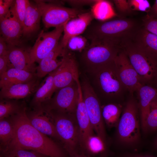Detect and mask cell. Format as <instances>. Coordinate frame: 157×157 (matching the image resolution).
Instances as JSON below:
<instances>
[{"mask_svg":"<svg viewBox=\"0 0 157 157\" xmlns=\"http://www.w3.org/2000/svg\"><path fill=\"white\" fill-rule=\"evenodd\" d=\"M152 146L154 149L157 151V135L156 136L153 142Z\"/></svg>","mask_w":157,"mask_h":157,"instance_id":"ee69618b","label":"cell"},{"mask_svg":"<svg viewBox=\"0 0 157 157\" xmlns=\"http://www.w3.org/2000/svg\"><path fill=\"white\" fill-rule=\"evenodd\" d=\"M1 100L0 102V120L16 114L23 107L12 99Z\"/></svg>","mask_w":157,"mask_h":157,"instance_id":"f546056e","label":"cell"},{"mask_svg":"<svg viewBox=\"0 0 157 157\" xmlns=\"http://www.w3.org/2000/svg\"><path fill=\"white\" fill-rule=\"evenodd\" d=\"M8 50V45L3 38L0 37V56L7 55Z\"/></svg>","mask_w":157,"mask_h":157,"instance_id":"ab89813d","label":"cell"},{"mask_svg":"<svg viewBox=\"0 0 157 157\" xmlns=\"http://www.w3.org/2000/svg\"><path fill=\"white\" fill-rule=\"evenodd\" d=\"M102 114L104 123L109 128L116 127L120 117L122 106L111 103L101 106Z\"/></svg>","mask_w":157,"mask_h":157,"instance_id":"484cf974","label":"cell"},{"mask_svg":"<svg viewBox=\"0 0 157 157\" xmlns=\"http://www.w3.org/2000/svg\"><path fill=\"white\" fill-rule=\"evenodd\" d=\"M120 81L125 89L131 94L144 85L131 65L124 52L121 49L115 60Z\"/></svg>","mask_w":157,"mask_h":157,"instance_id":"7c38bea8","label":"cell"},{"mask_svg":"<svg viewBox=\"0 0 157 157\" xmlns=\"http://www.w3.org/2000/svg\"><path fill=\"white\" fill-rule=\"evenodd\" d=\"M63 56L62 64L57 69L54 76V92L67 86L78 79V70L75 60L66 50Z\"/></svg>","mask_w":157,"mask_h":157,"instance_id":"4fadbf2b","label":"cell"},{"mask_svg":"<svg viewBox=\"0 0 157 157\" xmlns=\"http://www.w3.org/2000/svg\"><path fill=\"white\" fill-rule=\"evenodd\" d=\"M63 26L55 28L50 32H45L43 30L40 32L29 50L31 58L34 62L39 63L57 46L63 32Z\"/></svg>","mask_w":157,"mask_h":157,"instance_id":"8fae6325","label":"cell"},{"mask_svg":"<svg viewBox=\"0 0 157 157\" xmlns=\"http://www.w3.org/2000/svg\"><path fill=\"white\" fill-rule=\"evenodd\" d=\"M77 80L70 85L56 91L53 97L42 109L75 114L79 97Z\"/></svg>","mask_w":157,"mask_h":157,"instance_id":"30bf717a","label":"cell"},{"mask_svg":"<svg viewBox=\"0 0 157 157\" xmlns=\"http://www.w3.org/2000/svg\"><path fill=\"white\" fill-rule=\"evenodd\" d=\"M96 0H66L65 2H67L70 5L73 7L74 8H78L84 6L93 4Z\"/></svg>","mask_w":157,"mask_h":157,"instance_id":"74e56055","label":"cell"},{"mask_svg":"<svg viewBox=\"0 0 157 157\" xmlns=\"http://www.w3.org/2000/svg\"><path fill=\"white\" fill-rule=\"evenodd\" d=\"M7 56L8 68H14L36 74L37 66L31 58L29 50L17 46H8Z\"/></svg>","mask_w":157,"mask_h":157,"instance_id":"e0dca14e","label":"cell"},{"mask_svg":"<svg viewBox=\"0 0 157 157\" xmlns=\"http://www.w3.org/2000/svg\"><path fill=\"white\" fill-rule=\"evenodd\" d=\"M154 18H157V14L154 17Z\"/></svg>","mask_w":157,"mask_h":157,"instance_id":"bcb514c9","label":"cell"},{"mask_svg":"<svg viewBox=\"0 0 157 157\" xmlns=\"http://www.w3.org/2000/svg\"><path fill=\"white\" fill-rule=\"evenodd\" d=\"M0 77L1 89L16 84L28 83L37 77L36 73L11 67Z\"/></svg>","mask_w":157,"mask_h":157,"instance_id":"d4e9b609","label":"cell"},{"mask_svg":"<svg viewBox=\"0 0 157 157\" xmlns=\"http://www.w3.org/2000/svg\"><path fill=\"white\" fill-rule=\"evenodd\" d=\"M0 150V157H49L36 151L11 145L1 148Z\"/></svg>","mask_w":157,"mask_h":157,"instance_id":"83f0119b","label":"cell"},{"mask_svg":"<svg viewBox=\"0 0 157 157\" xmlns=\"http://www.w3.org/2000/svg\"><path fill=\"white\" fill-rule=\"evenodd\" d=\"M131 9L133 11L146 12L149 11L151 7L149 2L146 0H128Z\"/></svg>","mask_w":157,"mask_h":157,"instance_id":"d590c367","label":"cell"},{"mask_svg":"<svg viewBox=\"0 0 157 157\" xmlns=\"http://www.w3.org/2000/svg\"><path fill=\"white\" fill-rule=\"evenodd\" d=\"M91 12L94 18L104 21L114 16L115 14L108 1L96 0L93 5Z\"/></svg>","mask_w":157,"mask_h":157,"instance_id":"4316f807","label":"cell"},{"mask_svg":"<svg viewBox=\"0 0 157 157\" xmlns=\"http://www.w3.org/2000/svg\"><path fill=\"white\" fill-rule=\"evenodd\" d=\"M139 111L138 103L133 98L129 99L116 127L117 140L123 146L132 147L140 142L141 128Z\"/></svg>","mask_w":157,"mask_h":157,"instance_id":"3957f363","label":"cell"},{"mask_svg":"<svg viewBox=\"0 0 157 157\" xmlns=\"http://www.w3.org/2000/svg\"><path fill=\"white\" fill-rule=\"evenodd\" d=\"M68 156L69 157H88L80 151L72 153Z\"/></svg>","mask_w":157,"mask_h":157,"instance_id":"7bdbcfd3","label":"cell"},{"mask_svg":"<svg viewBox=\"0 0 157 157\" xmlns=\"http://www.w3.org/2000/svg\"><path fill=\"white\" fill-rule=\"evenodd\" d=\"M8 69V61L7 55L0 56V76Z\"/></svg>","mask_w":157,"mask_h":157,"instance_id":"f35d334b","label":"cell"},{"mask_svg":"<svg viewBox=\"0 0 157 157\" xmlns=\"http://www.w3.org/2000/svg\"><path fill=\"white\" fill-rule=\"evenodd\" d=\"M68 155L80 150V135L75 114L48 110Z\"/></svg>","mask_w":157,"mask_h":157,"instance_id":"5b68a950","label":"cell"},{"mask_svg":"<svg viewBox=\"0 0 157 157\" xmlns=\"http://www.w3.org/2000/svg\"><path fill=\"white\" fill-rule=\"evenodd\" d=\"M142 27L146 31L157 35V18L147 15L141 20Z\"/></svg>","mask_w":157,"mask_h":157,"instance_id":"e575fe53","label":"cell"},{"mask_svg":"<svg viewBox=\"0 0 157 157\" xmlns=\"http://www.w3.org/2000/svg\"></svg>","mask_w":157,"mask_h":157,"instance_id":"7dc6e473","label":"cell"},{"mask_svg":"<svg viewBox=\"0 0 157 157\" xmlns=\"http://www.w3.org/2000/svg\"><path fill=\"white\" fill-rule=\"evenodd\" d=\"M10 117L13 135L8 145L33 150L50 157H69L64 149L32 125L25 107Z\"/></svg>","mask_w":157,"mask_h":157,"instance_id":"6da1fadb","label":"cell"},{"mask_svg":"<svg viewBox=\"0 0 157 157\" xmlns=\"http://www.w3.org/2000/svg\"><path fill=\"white\" fill-rule=\"evenodd\" d=\"M91 11L84 12L67 22L63 26V35L60 42L66 49L72 38L84 33L94 18Z\"/></svg>","mask_w":157,"mask_h":157,"instance_id":"9a60e30c","label":"cell"},{"mask_svg":"<svg viewBox=\"0 0 157 157\" xmlns=\"http://www.w3.org/2000/svg\"><path fill=\"white\" fill-rule=\"evenodd\" d=\"M1 148L5 147L11 142L13 135V128L11 121L6 118L0 120Z\"/></svg>","mask_w":157,"mask_h":157,"instance_id":"4dcf8cb0","label":"cell"},{"mask_svg":"<svg viewBox=\"0 0 157 157\" xmlns=\"http://www.w3.org/2000/svg\"><path fill=\"white\" fill-rule=\"evenodd\" d=\"M14 1L13 0H0V19L8 13Z\"/></svg>","mask_w":157,"mask_h":157,"instance_id":"8d00e7d4","label":"cell"},{"mask_svg":"<svg viewBox=\"0 0 157 157\" xmlns=\"http://www.w3.org/2000/svg\"><path fill=\"white\" fill-rule=\"evenodd\" d=\"M0 33L8 46H18L22 36V26L10 9L0 19Z\"/></svg>","mask_w":157,"mask_h":157,"instance_id":"5bb4252c","label":"cell"},{"mask_svg":"<svg viewBox=\"0 0 157 157\" xmlns=\"http://www.w3.org/2000/svg\"><path fill=\"white\" fill-rule=\"evenodd\" d=\"M87 39L79 35L71 38L68 41L66 48L73 51H83L88 46Z\"/></svg>","mask_w":157,"mask_h":157,"instance_id":"d6a6232c","label":"cell"},{"mask_svg":"<svg viewBox=\"0 0 157 157\" xmlns=\"http://www.w3.org/2000/svg\"><path fill=\"white\" fill-rule=\"evenodd\" d=\"M137 92L139 101L138 105L142 128L149 113L151 103L157 95V90L151 85L144 84Z\"/></svg>","mask_w":157,"mask_h":157,"instance_id":"cb8c5ba5","label":"cell"},{"mask_svg":"<svg viewBox=\"0 0 157 157\" xmlns=\"http://www.w3.org/2000/svg\"><path fill=\"white\" fill-rule=\"evenodd\" d=\"M142 26L141 21L131 18L92 22L84 32V37L90 40L110 42L120 46L122 42L131 39Z\"/></svg>","mask_w":157,"mask_h":157,"instance_id":"7a4b0ae2","label":"cell"},{"mask_svg":"<svg viewBox=\"0 0 157 157\" xmlns=\"http://www.w3.org/2000/svg\"><path fill=\"white\" fill-rule=\"evenodd\" d=\"M92 71L95 74L98 86L106 95L116 96L125 89L120 79L115 60L98 67Z\"/></svg>","mask_w":157,"mask_h":157,"instance_id":"9c48e42d","label":"cell"},{"mask_svg":"<svg viewBox=\"0 0 157 157\" xmlns=\"http://www.w3.org/2000/svg\"><path fill=\"white\" fill-rule=\"evenodd\" d=\"M113 1L121 18H125L133 13L134 11L131 9L128 1L115 0Z\"/></svg>","mask_w":157,"mask_h":157,"instance_id":"836d02e7","label":"cell"},{"mask_svg":"<svg viewBox=\"0 0 157 157\" xmlns=\"http://www.w3.org/2000/svg\"><path fill=\"white\" fill-rule=\"evenodd\" d=\"M41 18V13L37 4L35 2L29 1L22 26L24 37H31L38 31Z\"/></svg>","mask_w":157,"mask_h":157,"instance_id":"7402d4cb","label":"cell"},{"mask_svg":"<svg viewBox=\"0 0 157 157\" xmlns=\"http://www.w3.org/2000/svg\"><path fill=\"white\" fill-rule=\"evenodd\" d=\"M83 99L89 119L96 135L106 142V134L101 106L93 88L87 81L81 85Z\"/></svg>","mask_w":157,"mask_h":157,"instance_id":"ba28073f","label":"cell"},{"mask_svg":"<svg viewBox=\"0 0 157 157\" xmlns=\"http://www.w3.org/2000/svg\"><path fill=\"white\" fill-rule=\"evenodd\" d=\"M131 40L149 55L157 60V35L142 26Z\"/></svg>","mask_w":157,"mask_h":157,"instance_id":"603a6c76","label":"cell"},{"mask_svg":"<svg viewBox=\"0 0 157 157\" xmlns=\"http://www.w3.org/2000/svg\"><path fill=\"white\" fill-rule=\"evenodd\" d=\"M79 97L75 112L80 135V149L84 146L87 138L94 135V131L90 123L84 102L81 85L78 83Z\"/></svg>","mask_w":157,"mask_h":157,"instance_id":"ac0fdd59","label":"cell"},{"mask_svg":"<svg viewBox=\"0 0 157 157\" xmlns=\"http://www.w3.org/2000/svg\"><path fill=\"white\" fill-rule=\"evenodd\" d=\"M149 16L154 17L157 14V0H155L154 3L151 8L149 11L147 13Z\"/></svg>","mask_w":157,"mask_h":157,"instance_id":"b9f144b4","label":"cell"},{"mask_svg":"<svg viewBox=\"0 0 157 157\" xmlns=\"http://www.w3.org/2000/svg\"><path fill=\"white\" fill-rule=\"evenodd\" d=\"M29 1L27 0H14L10 9V10L16 16L22 26Z\"/></svg>","mask_w":157,"mask_h":157,"instance_id":"1f68e13d","label":"cell"},{"mask_svg":"<svg viewBox=\"0 0 157 157\" xmlns=\"http://www.w3.org/2000/svg\"><path fill=\"white\" fill-rule=\"evenodd\" d=\"M118 157H157L151 154L141 153H125L120 154Z\"/></svg>","mask_w":157,"mask_h":157,"instance_id":"60d3db41","label":"cell"},{"mask_svg":"<svg viewBox=\"0 0 157 157\" xmlns=\"http://www.w3.org/2000/svg\"><path fill=\"white\" fill-rule=\"evenodd\" d=\"M40 11L42 22L47 28H55L64 26L70 19L74 18L84 11L78 8H69L61 4L47 2L42 0H35Z\"/></svg>","mask_w":157,"mask_h":157,"instance_id":"52a82bcc","label":"cell"},{"mask_svg":"<svg viewBox=\"0 0 157 157\" xmlns=\"http://www.w3.org/2000/svg\"><path fill=\"white\" fill-rule=\"evenodd\" d=\"M27 114L31 124L38 131L46 135L61 140L49 112L43 109L34 110Z\"/></svg>","mask_w":157,"mask_h":157,"instance_id":"2e32d148","label":"cell"},{"mask_svg":"<svg viewBox=\"0 0 157 157\" xmlns=\"http://www.w3.org/2000/svg\"><path fill=\"white\" fill-rule=\"evenodd\" d=\"M90 41L83 51L82 59L92 71L96 68L115 60L121 49L113 43L97 40Z\"/></svg>","mask_w":157,"mask_h":157,"instance_id":"8992f818","label":"cell"},{"mask_svg":"<svg viewBox=\"0 0 157 157\" xmlns=\"http://www.w3.org/2000/svg\"><path fill=\"white\" fill-rule=\"evenodd\" d=\"M146 134H151L157 131V95L152 101L149 111L141 128Z\"/></svg>","mask_w":157,"mask_h":157,"instance_id":"f1b7e54d","label":"cell"},{"mask_svg":"<svg viewBox=\"0 0 157 157\" xmlns=\"http://www.w3.org/2000/svg\"><path fill=\"white\" fill-rule=\"evenodd\" d=\"M121 49L143 84L151 85L157 76V60L147 54L131 40L122 42Z\"/></svg>","mask_w":157,"mask_h":157,"instance_id":"277c9868","label":"cell"},{"mask_svg":"<svg viewBox=\"0 0 157 157\" xmlns=\"http://www.w3.org/2000/svg\"><path fill=\"white\" fill-rule=\"evenodd\" d=\"M65 51V49L63 47L60 42L38 63L36 70L37 77L42 78L59 67L63 62V56Z\"/></svg>","mask_w":157,"mask_h":157,"instance_id":"d6986e66","label":"cell"},{"mask_svg":"<svg viewBox=\"0 0 157 157\" xmlns=\"http://www.w3.org/2000/svg\"><path fill=\"white\" fill-rule=\"evenodd\" d=\"M57 69L48 74L35 92L31 101L34 110L42 109L51 98L54 93L53 79Z\"/></svg>","mask_w":157,"mask_h":157,"instance_id":"44dd1931","label":"cell"},{"mask_svg":"<svg viewBox=\"0 0 157 157\" xmlns=\"http://www.w3.org/2000/svg\"><path fill=\"white\" fill-rule=\"evenodd\" d=\"M152 85L157 90V76L154 80Z\"/></svg>","mask_w":157,"mask_h":157,"instance_id":"f6af8a7d","label":"cell"},{"mask_svg":"<svg viewBox=\"0 0 157 157\" xmlns=\"http://www.w3.org/2000/svg\"><path fill=\"white\" fill-rule=\"evenodd\" d=\"M40 79L37 77L28 83L16 84L1 88V99H17L26 97L36 91L40 85Z\"/></svg>","mask_w":157,"mask_h":157,"instance_id":"ffe728a7","label":"cell"}]
</instances>
